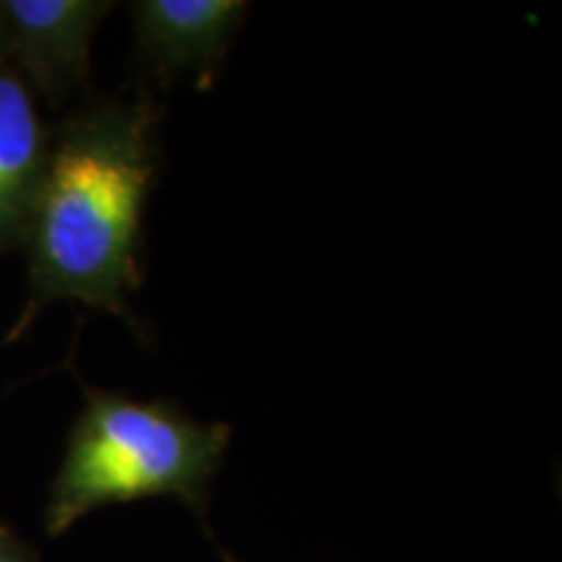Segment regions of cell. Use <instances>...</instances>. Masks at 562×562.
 Instances as JSON below:
<instances>
[{"mask_svg": "<svg viewBox=\"0 0 562 562\" xmlns=\"http://www.w3.org/2000/svg\"><path fill=\"white\" fill-rule=\"evenodd\" d=\"M149 100L89 104L50 131L24 232L30 294L9 339L53 302H81L131 321L140 286V227L157 172Z\"/></svg>", "mask_w": 562, "mask_h": 562, "instance_id": "cell-1", "label": "cell"}, {"mask_svg": "<svg viewBox=\"0 0 562 562\" xmlns=\"http://www.w3.org/2000/svg\"><path fill=\"white\" fill-rule=\"evenodd\" d=\"M229 438L227 425L199 422L175 404L87 385L45 503V533L63 537L89 513L149 497L182 503L209 531V487Z\"/></svg>", "mask_w": 562, "mask_h": 562, "instance_id": "cell-2", "label": "cell"}, {"mask_svg": "<svg viewBox=\"0 0 562 562\" xmlns=\"http://www.w3.org/2000/svg\"><path fill=\"white\" fill-rule=\"evenodd\" d=\"M110 9L104 0H0V58L34 94L66 102L89 79L91 40Z\"/></svg>", "mask_w": 562, "mask_h": 562, "instance_id": "cell-3", "label": "cell"}, {"mask_svg": "<svg viewBox=\"0 0 562 562\" xmlns=\"http://www.w3.org/2000/svg\"><path fill=\"white\" fill-rule=\"evenodd\" d=\"M140 58L157 76L214 74L240 32L248 3L140 0L131 5Z\"/></svg>", "mask_w": 562, "mask_h": 562, "instance_id": "cell-4", "label": "cell"}, {"mask_svg": "<svg viewBox=\"0 0 562 562\" xmlns=\"http://www.w3.org/2000/svg\"><path fill=\"white\" fill-rule=\"evenodd\" d=\"M47 149L50 131L37 97L0 58V258L24 243Z\"/></svg>", "mask_w": 562, "mask_h": 562, "instance_id": "cell-5", "label": "cell"}, {"mask_svg": "<svg viewBox=\"0 0 562 562\" xmlns=\"http://www.w3.org/2000/svg\"><path fill=\"white\" fill-rule=\"evenodd\" d=\"M0 562H34L32 547L21 542L5 524H0Z\"/></svg>", "mask_w": 562, "mask_h": 562, "instance_id": "cell-6", "label": "cell"}, {"mask_svg": "<svg viewBox=\"0 0 562 562\" xmlns=\"http://www.w3.org/2000/svg\"><path fill=\"white\" fill-rule=\"evenodd\" d=\"M222 560H224V562H240L237 558H232L229 552H222Z\"/></svg>", "mask_w": 562, "mask_h": 562, "instance_id": "cell-7", "label": "cell"}]
</instances>
